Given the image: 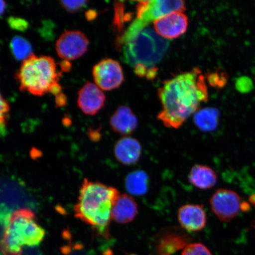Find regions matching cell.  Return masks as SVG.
I'll return each mask as SVG.
<instances>
[{"label":"cell","mask_w":255,"mask_h":255,"mask_svg":"<svg viewBox=\"0 0 255 255\" xmlns=\"http://www.w3.org/2000/svg\"><path fill=\"white\" fill-rule=\"evenodd\" d=\"M185 9V2L178 0H154L138 2L136 5V18L123 34L119 43L126 44L129 43L151 22H154L171 12H183Z\"/></svg>","instance_id":"cell-6"},{"label":"cell","mask_w":255,"mask_h":255,"mask_svg":"<svg viewBox=\"0 0 255 255\" xmlns=\"http://www.w3.org/2000/svg\"><path fill=\"white\" fill-rule=\"evenodd\" d=\"M45 235V231L37 222L33 210L18 209L6 220L0 239V251L4 255H21L23 247L38 246Z\"/></svg>","instance_id":"cell-3"},{"label":"cell","mask_w":255,"mask_h":255,"mask_svg":"<svg viewBox=\"0 0 255 255\" xmlns=\"http://www.w3.org/2000/svg\"><path fill=\"white\" fill-rule=\"evenodd\" d=\"M55 60L50 56L31 55L22 63L15 78L22 92L36 96L62 93L59 81L62 72L57 71Z\"/></svg>","instance_id":"cell-4"},{"label":"cell","mask_w":255,"mask_h":255,"mask_svg":"<svg viewBox=\"0 0 255 255\" xmlns=\"http://www.w3.org/2000/svg\"><path fill=\"white\" fill-rule=\"evenodd\" d=\"M12 55L18 61H24L33 55L30 43L24 37L15 36L12 37L9 44Z\"/></svg>","instance_id":"cell-20"},{"label":"cell","mask_w":255,"mask_h":255,"mask_svg":"<svg viewBox=\"0 0 255 255\" xmlns=\"http://www.w3.org/2000/svg\"><path fill=\"white\" fill-rule=\"evenodd\" d=\"M148 70L147 67L141 65V64H139L135 67V73L137 76H140V77L146 76Z\"/></svg>","instance_id":"cell-27"},{"label":"cell","mask_w":255,"mask_h":255,"mask_svg":"<svg viewBox=\"0 0 255 255\" xmlns=\"http://www.w3.org/2000/svg\"><path fill=\"white\" fill-rule=\"evenodd\" d=\"M189 182L201 190H208L216 186L218 175L216 172L206 165L197 164L191 168Z\"/></svg>","instance_id":"cell-17"},{"label":"cell","mask_w":255,"mask_h":255,"mask_svg":"<svg viewBox=\"0 0 255 255\" xmlns=\"http://www.w3.org/2000/svg\"><path fill=\"white\" fill-rule=\"evenodd\" d=\"M251 202L255 205V195H254L251 197Z\"/></svg>","instance_id":"cell-31"},{"label":"cell","mask_w":255,"mask_h":255,"mask_svg":"<svg viewBox=\"0 0 255 255\" xmlns=\"http://www.w3.org/2000/svg\"><path fill=\"white\" fill-rule=\"evenodd\" d=\"M89 43L88 37L82 31L68 30L57 40L56 50L60 58L69 61L84 55L88 50Z\"/></svg>","instance_id":"cell-9"},{"label":"cell","mask_w":255,"mask_h":255,"mask_svg":"<svg viewBox=\"0 0 255 255\" xmlns=\"http://www.w3.org/2000/svg\"><path fill=\"white\" fill-rule=\"evenodd\" d=\"M92 75L95 84L101 90H114L119 88L124 81L122 66L117 60L112 59H105L96 64Z\"/></svg>","instance_id":"cell-8"},{"label":"cell","mask_w":255,"mask_h":255,"mask_svg":"<svg viewBox=\"0 0 255 255\" xmlns=\"http://www.w3.org/2000/svg\"><path fill=\"white\" fill-rule=\"evenodd\" d=\"M168 47L166 39L152 28H145L134 39L124 44V60L134 68L139 64L151 68L163 58Z\"/></svg>","instance_id":"cell-5"},{"label":"cell","mask_w":255,"mask_h":255,"mask_svg":"<svg viewBox=\"0 0 255 255\" xmlns=\"http://www.w3.org/2000/svg\"><path fill=\"white\" fill-rule=\"evenodd\" d=\"M120 194L116 188L85 179L74 208L76 218L91 226L99 234L108 238L112 211Z\"/></svg>","instance_id":"cell-2"},{"label":"cell","mask_w":255,"mask_h":255,"mask_svg":"<svg viewBox=\"0 0 255 255\" xmlns=\"http://www.w3.org/2000/svg\"><path fill=\"white\" fill-rule=\"evenodd\" d=\"M162 105L157 119L165 127L177 129L208 100L205 76L198 68L165 81L158 89Z\"/></svg>","instance_id":"cell-1"},{"label":"cell","mask_w":255,"mask_h":255,"mask_svg":"<svg viewBox=\"0 0 255 255\" xmlns=\"http://www.w3.org/2000/svg\"><path fill=\"white\" fill-rule=\"evenodd\" d=\"M181 255H212L205 245L197 243L191 244L184 249Z\"/></svg>","instance_id":"cell-22"},{"label":"cell","mask_w":255,"mask_h":255,"mask_svg":"<svg viewBox=\"0 0 255 255\" xmlns=\"http://www.w3.org/2000/svg\"><path fill=\"white\" fill-rule=\"evenodd\" d=\"M67 98L66 96L62 93L56 96V104L57 107L65 106L66 104Z\"/></svg>","instance_id":"cell-28"},{"label":"cell","mask_w":255,"mask_h":255,"mask_svg":"<svg viewBox=\"0 0 255 255\" xmlns=\"http://www.w3.org/2000/svg\"><path fill=\"white\" fill-rule=\"evenodd\" d=\"M9 111L10 107L7 101L0 93V136H4L7 133Z\"/></svg>","instance_id":"cell-21"},{"label":"cell","mask_w":255,"mask_h":255,"mask_svg":"<svg viewBox=\"0 0 255 255\" xmlns=\"http://www.w3.org/2000/svg\"><path fill=\"white\" fill-rule=\"evenodd\" d=\"M220 113L218 110L213 108H206L199 110L194 116V123L203 132L214 131L219 125Z\"/></svg>","instance_id":"cell-18"},{"label":"cell","mask_w":255,"mask_h":255,"mask_svg":"<svg viewBox=\"0 0 255 255\" xmlns=\"http://www.w3.org/2000/svg\"><path fill=\"white\" fill-rule=\"evenodd\" d=\"M114 155L121 164L131 165L136 163L141 158L142 146L135 138L125 136L115 145Z\"/></svg>","instance_id":"cell-14"},{"label":"cell","mask_w":255,"mask_h":255,"mask_svg":"<svg viewBox=\"0 0 255 255\" xmlns=\"http://www.w3.org/2000/svg\"><path fill=\"white\" fill-rule=\"evenodd\" d=\"M124 5L120 4V2H117V4H115V17L114 20V23L115 25L118 28H120L123 26V23H124L125 19H124ZM120 29V28H119Z\"/></svg>","instance_id":"cell-26"},{"label":"cell","mask_w":255,"mask_h":255,"mask_svg":"<svg viewBox=\"0 0 255 255\" xmlns=\"http://www.w3.org/2000/svg\"><path fill=\"white\" fill-rule=\"evenodd\" d=\"M95 11H88L87 14V18L89 19V20H91L92 19H93L95 18Z\"/></svg>","instance_id":"cell-30"},{"label":"cell","mask_w":255,"mask_h":255,"mask_svg":"<svg viewBox=\"0 0 255 255\" xmlns=\"http://www.w3.org/2000/svg\"><path fill=\"white\" fill-rule=\"evenodd\" d=\"M148 175L144 171L135 170L127 175L125 180L126 190L130 195H144L149 189Z\"/></svg>","instance_id":"cell-19"},{"label":"cell","mask_w":255,"mask_h":255,"mask_svg":"<svg viewBox=\"0 0 255 255\" xmlns=\"http://www.w3.org/2000/svg\"><path fill=\"white\" fill-rule=\"evenodd\" d=\"M189 235L178 228L162 231L156 238L153 255H172L189 245Z\"/></svg>","instance_id":"cell-10"},{"label":"cell","mask_w":255,"mask_h":255,"mask_svg":"<svg viewBox=\"0 0 255 255\" xmlns=\"http://www.w3.org/2000/svg\"><path fill=\"white\" fill-rule=\"evenodd\" d=\"M210 84L215 87H223L227 82V76L223 72H216L208 76Z\"/></svg>","instance_id":"cell-24"},{"label":"cell","mask_w":255,"mask_h":255,"mask_svg":"<svg viewBox=\"0 0 255 255\" xmlns=\"http://www.w3.org/2000/svg\"><path fill=\"white\" fill-rule=\"evenodd\" d=\"M7 4L6 2L2 0H0V15H1L5 11Z\"/></svg>","instance_id":"cell-29"},{"label":"cell","mask_w":255,"mask_h":255,"mask_svg":"<svg viewBox=\"0 0 255 255\" xmlns=\"http://www.w3.org/2000/svg\"><path fill=\"white\" fill-rule=\"evenodd\" d=\"M138 119L129 107L120 106L110 119V126L113 131L121 135H129L138 127Z\"/></svg>","instance_id":"cell-15"},{"label":"cell","mask_w":255,"mask_h":255,"mask_svg":"<svg viewBox=\"0 0 255 255\" xmlns=\"http://www.w3.org/2000/svg\"><path fill=\"white\" fill-rule=\"evenodd\" d=\"M138 210V205L131 196L120 194L114 204L112 219L119 224H128L135 219Z\"/></svg>","instance_id":"cell-16"},{"label":"cell","mask_w":255,"mask_h":255,"mask_svg":"<svg viewBox=\"0 0 255 255\" xmlns=\"http://www.w3.org/2000/svg\"><path fill=\"white\" fill-rule=\"evenodd\" d=\"M210 203L212 212L220 221L224 222L237 218L243 208L241 197L235 191L229 189L216 190Z\"/></svg>","instance_id":"cell-7"},{"label":"cell","mask_w":255,"mask_h":255,"mask_svg":"<svg viewBox=\"0 0 255 255\" xmlns=\"http://www.w3.org/2000/svg\"><path fill=\"white\" fill-rule=\"evenodd\" d=\"M177 218L181 227L188 232L202 231L207 223L206 212L202 205H183L178 210Z\"/></svg>","instance_id":"cell-13"},{"label":"cell","mask_w":255,"mask_h":255,"mask_svg":"<svg viewBox=\"0 0 255 255\" xmlns=\"http://www.w3.org/2000/svg\"><path fill=\"white\" fill-rule=\"evenodd\" d=\"M88 1H60V5L70 13H75L87 6Z\"/></svg>","instance_id":"cell-23"},{"label":"cell","mask_w":255,"mask_h":255,"mask_svg":"<svg viewBox=\"0 0 255 255\" xmlns=\"http://www.w3.org/2000/svg\"><path fill=\"white\" fill-rule=\"evenodd\" d=\"M8 23L12 29L23 31L28 27V23L23 18L11 17L8 18Z\"/></svg>","instance_id":"cell-25"},{"label":"cell","mask_w":255,"mask_h":255,"mask_svg":"<svg viewBox=\"0 0 255 255\" xmlns=\"http://www.w3.org/2000/svg\"><path fill=\"white\" fill-rule=\"evenodd\" d=\"M189 21L183 12H171L154 22L156 33L164 39H174L186 33Z\"/></svg>","instance_id":"cell-11"},{"label":"cell","mask_w":255,"mask_h":255,"mask_svg":"<svg viewBox=\"0 0 255 255\" xmlns=\"http://www.w3.org/2000/svg\"><path fill=\"white\" fill-rule=\"evenodd\" d=\"M106 97L93 83L87 82L78 92V105L83 113L95 116L105 107Z\"/></svg>","instance_id":"cell-12"}]
</instances>
